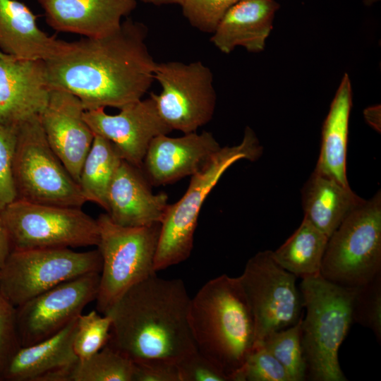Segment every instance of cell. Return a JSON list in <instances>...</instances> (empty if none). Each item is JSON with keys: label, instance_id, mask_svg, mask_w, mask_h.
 <instances>
[{"label": "cell", "instance_id": "6da1fadb", "mask_svg": "<svg viewBox=\"0 0 381 381\" xmlns=\"http://www.w3.org/2000/svg\"><path fill=\"white\" fill-rule=\"evenodd\" d=\"M147 37L143 23L126 18L108 35L69 42L64 53L45 61L50 87L76 96L85 111L120 109L143 99L157 63Z\"/></svg>", "mask_w": 381, "mask_h": 381}, {"label": "cell", "instance_id": "7a4b0ae2", "mask_svg": "<svg viewBox=\"0 0 381 381\" xmlns=\"http://www.w3.org/2000/svg\"><path fill=\"white\" fill-rule=\"evenodd\" d=\"M190 302L181 279L150 275L106 313L111 318L106 345L133 362L160 358L176 363L197 350L189 324Z\"/></svg>", "mask_w": 381, "mask_h": 381}, {"label": "cell", "instance_id": "3957f363", "mask_svg": "<svg viewBox=\"0 0 381 381\" xmlns=\"http://www.w3.org/2000/svg\"><path fill=\"white\" fill-rule=\"evenodd\" d=\"M189 324L197 349L232 381L255 344L253 314L238 277L222 274L190 298Z\"/></svg>", "mask_w": 381, "mask_h": 381}, {"label": "cell", "instance_id": "277c9868", "mask_svg": "<svg viewBox=\"0 0 381 381\" xmlns=\"http://www.w3.org/2000/svg\"><path fill=\"white\" fill-rule=\"evenodd\" d=\"M356 287L334 284L320 274L302 279L299 290L306 314L301 321V341L306 379L346 381L339 349L353 322Z\"/></svg>", "mask_w": 381, "mask_h": 381}, {"label": "cell", "instance_id": "5b68a950", "mask_svg": "<svg viewBox=\"0 0 381 381\" xmlns=\"http://www.w3.org/2000/svg\"><path fill=\"white\" fill-rule=\"evenodd\" d=\"M262 152V147L255 133L248 126L240 144L221 147L191 176L186 191L176 202L168 205L160 223L154 261L156 273L189 258L202 206L224 173L240 159L255 161Z\"/></svg>", "mask_w": 381, "mask_h": 381}, {"label": "cell", "instance_id": "8992f818", "mask_svg": "<svg viewBox=\"0 0 381 381\" xmlns=\"http://www.w3.org/2000/svg\"><path fill=\"white\" fill-rule=\"evenodd\" d=\"M97 245L102 265L96 308L106 314L132 286L156 273L154 261L160 224L130 227L114 223L107 213L97 219Z\"/></svg>", "mask_w": 381, "mask_h": 381}, {"label": "cell", "instance_id": "52a82bcc", "mask_svg": "<svg viewBox=\"0 0 381 381\" xmlns=\"http://www.w3.org/2000/svg\"><path fill=\"white\" fill-rule=\"evenodd\" d=\"M381 274V193L365 200L328 239L320 274L347 287H357Z\"/></svg>", "mask_w": 381, "mask_h": 381}, {"label": "cell", "instance_id": "ba28073f", "mask_svg": "<svg viewBox=\"0 0 381 381\" xmlns=\"http://www.w3.org/2000/svg\"><path fill=\"white\" fill-rule=\"evenodd\" d=\"M13 177L18 199L75 207L88 202L49 145L39 116L17 130Z\"/></svg>", "mask_w": 381, "mask_h": 381}, {"label": "cell", "instance_id": "9c48e42d", "mask_svg": "<svg viewBox=\"0 0 381 381\" xmlns=\"http://www.w3.org/2000/svg\"><path fill=\"white\" fill-rule=\"evenodd\" d=\"M12 250L97 246V219L81 207L16 198L0 212Z\"/></svg>", "mask_w": 381, "mask_h": 381}, {"label": "cell", "instance_id": "30bf717a", "mask_svg": "<svg viewBox=\"0 0 381 381\" xmlns=\"http://www.w3.org/2000/svg\"><path fill=\"white\" fill-rule=\"evenodd\" d=\"M97 249L68 248L12 250L0 268V291L15 308L52 287L81 275L99 272Z\"/></svg>", "mask_w": 381, "mask_h": 381}, {"label": "cell", "instance_id": "8fae6325", "mask_svg": "<svg viewBox=\"0 0 381 381\" xmlns=\"http://www.w3.org/2000/svg\"><path fill=\"white\" fill-rule=\"evenodd\" d=\"M154 79L161 91L150 95L171 131L196 132L212 119L217 100L213 74L202 61L157 62Z\"/></svg>", "mask_w": 381, "mask_h": 381}, {"label": "cell", "instance_id": "7c38bea8", "mask_svg": "<svg viewBox=\"0 0 381 381\" xmlns=\"http://www.w3.org/2000/svg\"><path fill=\"white\" fill-rule=\"evenodd\" d=\"M238 278L254 320L255 346L301 318L303 299L296 277L277 263L272 250L250 258Z\"/></svg>", "mask_w": 381, "mask_h": 381}, {"label": "cell", "instance_id": "4fadbf2b", "mask_svg": "<svg viewBox=\"0 0 381 381\" xmlns=\"http://www.w3.org/2000/svg\"><path fill=\"white\" fill-rule=\"evenodd\" d=\"M99 272L69 279L16 308L21 346H29L58 333L96 300Z\"/></svg>", "mask_w": 381, "mask_h": 381}, {"label": "cell", "instance_id": "5bb4252c", "mask_svg": "<svg viewBox=\"0 0 381 381\" xmlns=\"http://www.w3.org/2000/svg\"><path fill=\"white\" fill-rule=\"evenodd\" d=\"M119 110L109 114L99 108L85 111L83 116L94 134L111 141L123 160L141 169L151 141L172 131L160 117L150 95Z\"/></svg>", "mask_w": 381, "mask_h": 381}, {"label": "cell", "instance_id": "9a60e30c", "mask_svg": "<svg viewBox=\"0 0 381 381\" xmlns=\"http://www.w3.org/2000/svg\"><path fill=\"white\" fill-rule=\"evenodd\" d=\"M46 62L0 58V123L18 129L45 109L50 96Z\"/></svg>", "mask_w": 381, "mask_h": 381}, {"label": "cell", "instance_id": "2e32d148", "mask_svg": "<svg viewBox=\"0 0 381 381\" xmlns=\"http://www.w3.org/2000/svg\"><path fill=\"white\" fill-rule=\"evenodd\" d=\"M84 112L76 96L54 89L39 116L49 145L77 183L95 136L84 119Z\"/></svg>", "mask_w": 381, "mask_h": 381}, {"label": "cell", "instance_id": "e0dca14e", "mask_svg": "<svg viewBox=\"0 0 381 381\" xmlns=\"http://www.w3.org/2000/svg\"><path fill=\"white\" fill-rule=\"evenodd\" d=\"M220 148L207 131L159 135L151 141L141 169L152 186L171 184L195 174Z\"/></svg>", "mask_w": 381, "mask_h": 381}, {"label": "cell", "instance_id": "ac0fdd59", "mask_svg": "<svg viewBox=\"0 0 381 381\" xmlns=\"http://www.w3.org/2000/svg\"><path fill=\"white\" fill-rule=\"evenodd\" d=\"M141 169L123 159L109 186L106 213L130 227L161 223L168 203L165 193L155 194Z\"/></svg>", "mask_w": 381, "mask_h": 381}, {"label": "cell", "instance_id": "d6986e66", "mask_svg": "<svg viewBox=\"0 0 381 381\" xmlns=\"http://www.w3.org/2000/svg\"><path fill=\"white\" fill-rule=\"evenodd\" d=\"M77 318L53 336L20 346L7 364L1 380L70 381L78 361L73 346Z\"/></svg>", "mask_w": 381, "mask_h": 381}, {"label": "cell", "instance_id": "ffe728a7", "mask_svg": "<svg viewBox=\"0 0 381 381\" xmlns=\"http://www.w3.org/2000/svg\"><path fill=\"white\" fill-rule=\"evenodd\" d=\"M46 22L57 32L98 38L118 30L136 0H37Z\"/></svg>", "mask_w": 381, "mask_h": 381}, {"label": "cell", "instance_id": "44dd1931", "mask_svg": "<svg viewBox=\"0 0 381 381\" xmlns=\"http://www.w3.org/2000/svg\"><path fill=\"white\" fill-rule=\"evenodd\" d=\"M30 8L17 0H0V50L20 59L47 61L64 53L68 42L42 30Z\"/></svg>", "mask_w": 381, "mask_h": 381}, {"label": "cell", "instance_id": "7402d4cb", "mask_svg": "<svg viewBox=\"0 0 381 381\" xmlns=\"http://www.w3.org/2000/svg\"><path fill=\"white\" fill-rule=\"evenodd\" d=\"M278 8L274 0H240L222 18L210 41L224 54L236 47L260 52L265 49Z\"/></svg>", "mask_w": 381, "mask_h": 381}, {"label": "cell", "instance_id": "603a6c76", "mask_svg": "<svg viewBox=\"0 0 381 381\" xmlns=\"http://www.w3.org/2000/svg\"><path fill=\"white\" fill-rule=\"evenodd\" d=\"M304 218L329 238L365 200L334 179L315 171L302 189Z\"/></svg>", "mask_w": 381, "mask_h": 381}, {"label": "cell", "instance_id": "cb8c5ba5", "mask_svg": "<svg viewBox=\"0 0 381 381\" xmlns=\"http://www.w3.org/2000/svg\"><path fill=\"white\" fill-rule=\"evenodd\" d=\"M351 104V80L345 73L322 125L320 152L314 170L344 186H349L346 177V148Z\"/></svg>", "mask_w": 381, "mask_h": 381}, {"label": "cell", "instance_id": "d4e9b609", "mask_svg": "<svg viewBox=\"0 0 381 381\" xmlns=\"http://www.w3.org/2000/svg\"><path fill=\"white\" fill-rule=\"evenodd\" d=\"M329 237L303 218L299 227L276 250L274 260L301 279L320 274Z\"/></svg>", "mask_w": 381, "mask_h": 381}, {"label": "cell", "instance_id": "484cf974", "mask_svg": "<svg viewBox=\"0 0 381 381\" xmlns=\"http://www.w3.org/2000/svg\"><path fill=\"white\" fill-rule=\"evenodd\" d=\"M123 159L109 140L95 134L83 162L78 183L88 202L107 209V193Z\"/></svg>", "mask_w": 381, "mask_h": 381}, {"label": "cell", "instance_id": "4316f807", "mask_svg": "<svg viewBox=\"0 0 381 381\" xmlns=\"http://www.w3.org/2000/svg\"><path fill=\"white\" fill-rule=\"evenodd\" d=\"M133 361L105 345L90 358L78 360L70 381H133Z\"/></svg>", "mask_w": 381, "mask_h": 381}, {"label": "cell", "instance_id": "83f0119b", "mask_svg": "<svg viewBox=\"0 0 381 381\" xmlns=\"http://www.w3.org/2000/svg\"><path fill=\"white\" fill-rule=\"evenodd\" d=\"M274 332L260 343L283 366L291 381L306 380V363L301 341V321ZM256 346V345H255Z\"/></svg>", "mask_w": 381, "mask_h": 381}, {"label": "cell", "instance_id": "f1b7e54d", "mask_svg": "<svg viewBox=\"0 0 381 381\" xmlns=\"http://www.w3.org/2000/svg\"><path fill=\"white\" fill-rule=\"evenodd\" d=\"M111 325V316L97 310L78 317L73 346L78 360L90 358L107 344Z\"/></svg>", "mask_w": 381, "mask_h": 381}, {"label": "cell", "instance_id": "f546056e", "mask_svg": "<svg viewBox=\"0 0 381 381\" xmlns=\"http://www.w3.org/2000/svg\"><path fill=\"white\" fill-rule=\"evenodd\" d=\"M353 322L370 329L381 340V274L356 287L352 301Z\"/></svg>", "mask_w": 381, "mask_h": 381}, {"label": "cell", "instance_id": "4dcf8cb0", "mask_svg": "<svg viewBox=\"0 0 381 381\" xmlns=\"http://www.w3.org/2000/svg\"><path fill=\"white\" fill-rule=\"evenodd\" d=\"M232 381H291L283 366L262 346L256 345Z\"/></svg>", "mask_w": 381, "mask_h": 381}, {"label": "cell", "instance_id": "1f68e13d", "mask_svg": "<svg viewBox=\"0 0 381 381\" xmlns=\"http://www.w3.org/2000/svg\"><path fill=\"white\" fill-rule=\"evenodd\" d=\"M240 0H184L183 16L200 32L212 34L226 13Z\"/></svg>", "mask_w": 381, "mask_h": 381}, {"label": "cell", "instance_id": "d6a6232c", "mask_svg": "<svg viewBox=\"0 0 381 381\" xmlns=\"http://www.w3.org/2000/svg\"><path fill=\"white\" fill-rule=\"evenodd\" d=\"M17 130L0 123V212L17 198L13 177Z\"/></svg>", "mask_w": 381, "mask_h": 381}, {"label": "cell", "instance_id": "836d02e7", "mask_svg": "<svg viewBox=\"0 0 381 381\" xmlns=\"http://www.w3.org/2000/svg\"><path fill=\"white\" fill-rule=\"evenodd\" d=\"M20 346L16 308L0 291V380L9 361Z\"/></svg>", "mask_w": 381, "mask_h": 381}, {"label": "cell", "instance_id": "e575fe53", "mask_svg": "<svg viewBox=\"0 0 381 381\" xmlns=\"http://www.w3.org/2000/svg\"><path fill=\"white\" fill-rule=\"evenodd\" d=\"M180 381H231L211 360L198 349L176 363Z\"/></svg>", "mask_w": 381, "mask_h": 381}, {"label": "cell", "instance_id": "d590c367", "mask_svg": "<svg viewBox=\"0 0 381 381\" xmlns=\"http://www.w3.org/2000/svg\"><path fill=\"white\" fill-rule=\"evenodd\" d=\"M133 381H180L176 363L148 358L134 361Z\"/></svg>", "mask_w": 381, "mask_h": 381}, {"label": "cell", "instance_id": "8d00e7d4", "mask_svg": "<svg viewBox=\"0 0 381 381\" xmlns=\"http://www.w3.org/2000/svg\"><path fill=\"white\" fill-rule=\"evenodd\" d=\"M11 251L9 240L0 215V268Z\"/></svg>", "mask_w": 381, "mask_h": 381}, {"label": "cell", "instance_id": "74e56055", "mask_svg": "<svg viewBox=\"0 0 381 381\" xmlns=\"http://www.w3.org/2000/svg\"><path fill=\"white\" fill-rule=\"evenodd\" d=\"M365 117L368 121L374 127L378 128V111L377 107L366 111Z\"/></svg>", "mask_w": 381, "mask_h": 381}, {"label": "cell", "instance_id": "f35d334b", "mask_svg": "<svg viewBox=\"0 0 381 381\" xmlns=\"http://www.w3.org/2000/svg\"><path fill=\"white\" fill-rule=\"evenodd\" d=\"M137 1V0H136ZM145 4H150L153 5H162L167 4V0H138Z\"/></svg>", "mask_w": 381, "mask_h": 381}, {"label": "cell", "instance_id": "ab89813d", "mask_svg": "<svg viewBox=\"0 0 381 381\" xmlns=\"http://www.w3.org/2000/svg\"><path fill=\"white\" fill-rule=\"evenodd\" d=\"M184 0H167V4H174L181 5Z\"/></svg>", "mask_w": 381, "mask_h": 381}, {"label": "cell", "instance_id": "60d3db41", "mask_svg": "<svg viewBox=\"0 0 381 381\" xmlns=\"http://www.w3.org/2000/svg\"><path fill=\"white\" fill-rule=\"evenodd\" d=\"M380 0H363V2L367 6H370Z\"/></svg>", "mask_w": 381, "mask_h": 381}, {"label": "cell", "instance_id": "b9f144b4", "mask_svg": "<svg viewBox=\"0 0 381 381\" xmlns=\"http://www.w3.org/2000/svg\"><path fill=\"white\" fill-rule=\"evenodd\" d=\"M9 55H7L4 53H3L1 50H0V58H5V57H7Z\"/></svg>", "mask_w": 381, "mask_h": 381}]
</instances>
